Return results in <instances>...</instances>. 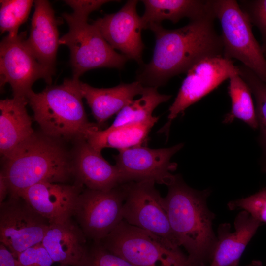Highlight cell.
Masks as SVG:
<instances>
[{
	"instance_id": "6da1fadb",
	"label": "cell",
	"mask_w": 266,
	"mask_h": 266,
	"mask_svg": "<svg viewBox=\"0 0 266 266\" xmlns=\"http://www.w3.org/2000/svg\"><path fill=\"white\" fill-rule=\"evenodd\" d=\"M215 17L211 11L174 30L161 24H152L148 29L155 36V45L150 62L137 73V81L144 87L158 88L174 76L186 73L196 63L203 59L223 56L221 35L216 31Z\"/></svg>"
},
{
	"instance_id": "7a4b0ae2",
	"label": "cell",
	"mask_w": 266,
	"mask_h": 266,
	"mask_svg": "<svg viewBox=\"0 0 266 266\" xmlns=\"http://www.w3.org/2000/svg\"><path fill=\"white\" fill-rule=\"evenodd\" d=\"M164 198L171 230L194 266H208L217 238L213 229L215 214L208 208L210 191L195 190L175 175Z\"/></svg>"
},
{
	"instance_id": "3957f363",
	"label": "cell",
	"mask_w": 266,
	"mask_h": 266,
	"mask_svg": "<svg viewBox=\"0 0 266 266\" xmlns=\"http://www.w3.org/2000/svg\"><path fill=\"white\" fill-rule=\"evenodd\" d=\"M62 141L42 133L4 160L0 171L9 186L8 196L19 197L36 184L66 183L74 177L71 154Z\"/></svg>"
},
{
	"instance_id": "277c9868",
	"label": "cell",
	"mask_w": 266,
	"mask_h": 266,
	"mask_svg": "<svg viewBox=\"0 0 266 266\" xmlns=\"http://www.w3.org/2000/svg\"><path fill=\"white\" fill-rule=\"evenodd\" d=\"M80 82L73 78L66 79L61 85H49L41 92L29 94L28 104L43 133L61 141L75 142L99 128L88 119Z\"/></svg>"
},
{
	"instance_id": "5b68a950",
	"label": "cell",
	"mask_w": 266,
	"mask_h": 266,
	"mask_svg": "<svg viewBox=\"0 0 266 266\" xmlns=\"http://www.w3.org/2000/svg\"><path fill=\"white\" fill-rule=\"evenodd\" d=\"M104 0H74L65 2L73 11L64 13L68 32L59 40V44L67 46L70 53L73 78H79L86 71L98 68L121 69L128 58L116 52L104 38L97 27L88 22L89 15L105 3Z\"/></svg>"
},
{
	"instance_id": "8992f818",
	"label": "cell",
	"mask_w": 266,
	"mask_h": 266,
	"mask_svg": "<svg viewBox=\"0 0 266 266\" xmlns=\"http://www.w3.org/2000/svg\"><path fill=\"white\" fill-rule=\"evenodd\" d=\"M100 242L133 266H194L180 247L124 220Z\"/></svg>"
},
{
	"instance_id": "52a82bcc",
	"label": "cell",
	"mask_w": 266,
	"mask_h": 266,
	"mask_svg": "<svg viewBox=\"0 0 266 266\" xmlns=\"http://www.w3.org/2000/svg\"><path fill=\"white\" fill-rule=\"evenodd\" d=\"M222 28L223 57L236 59L266 82V59L255 38L249 18L235 0H211Z\"/></svg>"
},
{
	"instance_id": "ba28073f",
	"label": "cell",
	"mask_w": 266,
	"mask_h": 266,
	"mask_svg": "<svg viewBox=\"0 0 266 266\" xmlns=\"http://www.w3.org/2000/svg\"><path fill=\"white\" fill-rule=\"evenodd\" d=\"M26 32L17 35H7L0 44V88L10 84L13 97L27 99L36 80L51 84L55 69L41 64L26 42Z\"/></svg>"
},
{
	"instance_id": "9c48e42d",
	"label": "cell",
	"mask_w": 266,
	"mask_h": 266,
	"mask_svg": "<svg viewBox=\"0 0 266 266\" xmlns=\"http://www.w3.org/2000/svg\"><path fill=\"white\" fill-rule=\"evenodd\" d=\"M126 191L127 183L108 191L83 189L73 217L88 239L101 241L123 220Z\"/></svg>"
},
{
	"instance_id": "30bf717a",
	"label": "cell",
	"mask_w": 266,
	"mask_h": 266,
	"mask_svg": "<svg viewBox=\"0 0 266 266\" xmlns=\"http://www.w3.org/2000/svg\"><path fill=\"white\" fill-rule=\"evenodd\" d=\"M151 181L127 183L123 220L180 247L170 225L164 198Z\"/></svg>"
},
{
	"instance_id": "8fae6325",
	"label": "cell",
	"mask_w": 266,
	"mask_h": 266,
	"mask_svg": "<svg viewBox=\"0 0 266 266\" xmlns=\"http://www.w3.org/2000/svg\"><path fill=\"white\" fill-rule=\"evenodd\" d=\"M237 66L222 56L203 59L186 72L174 102L169 108L168 120L160 132L168 135L172 121L230 76L238 74Z\"/></svg>"
},
{
	"instance_id": "7c38bea8",
	"label": "cell",
	"mask_w": 266,
	"mask_h": 266,
	"mask_svg": "<svg viewBox=\"0 0 266 266\" xmlns=\"http://www.w3.org/2000/svg\"><path fill=\"white\" fill-rule=\"evenodd\" d=\"M49 225L21 197L9 196L0 204V242L17 259L26 249L42 242Z\"/></svg>"
},
{
	"instance_id": "4fadbf2b",
	"label": "cell",
	"mask_w": 266,
	"mask_h": 266,
	"mask_svg": "<svg viewBox=\"0 0 266 266\" xmlns=\"http://www.w3.org/2000/svg\"><path fill=\"white\" fill-rule=\"evenodd\" d=\"M183 145L179 143L160 149L141 145L120 150L118 154L114 156L115 165L125 183L151 181L167 186L174 180L175 175L171 172L177 166L170 159Z\"/></svg>"
},
{
	"instance_id": "5bb4252c",
	"label": "cell",
	"mask_w": 266,
	"mask_h": 266,
	"mask_svg": "<svg viewBox=\"0 0 266 266\" xmlns=\"http://www.w3.org/2000/svg\"><path fill=\"white\" fill-rule=\"evenodd\" d=\"M137 3L136 0H128L118 12L106 14L93 23L112 48L142 65L143 28L136 10Z\"/></svg>"
},
{
	"instance_id": "9a60e30c",
	"label": "cell",
	"mask_w": 266,
	"mask_h": 266,
	"mask_svg": "<svg viewBox=\"0 0 266 266\" xmlns=\"http://www.w3.org/2000/svg\"><path fill=\"white\" fill-rule=\"evenodd\" d=\"M83 187L76 182L68 184L43 182L28 188L19 197L49 224L60 223L73 217Z\"/></svg>"
},
{
	"instance_id": "2e32d148",
	"label": "cell",
	"mask_w": 266,
	"mask_h": 266,
	"mask_svg": "<svg viewBox=\"0 0 266 266\" xmlns=\"http://www.w3.org/2000/svg\"><path fill=\"white\" fill-rule=\"evenodd\" d=\"M71 153L72 165L76 183L86 188L110 190L125 182L116 166L105 160L86 139L74 142Z\"/></svg>"
},
{
	"instance_id": "e0dca14e",
	"label": "cell",
	"mask_w": 266,
	"mask_h": 266,
	"mask_svg": "<svg viewBox=\"0 0 266 266\" xmlns=\"http://www.w3.org/2000/svg\"><path fill=\"white\" fill-rule=\"evenodd\" d=\"M87 239L76 221L70 218L50 224L41 243L54 263L84 266L89 249Z\"/></svg>"
},
{
	"instance_id": "ac0fdd59",
	"label": "cell",
	"mask_w": 266,
	"mask_h": 266,
	"mask_svg": "<svg viewBox=\"0 0 266 266\" xmlns=\"http://www.w3.org/2000/svg\"><path fill=\"white\" fill-rule=\"evenodd\" d=\"M262 224L245 210L236 215L233 232H231L230 224H220L216 244L208 266H238L246 246Z\"/></svg>"
},
{
	"instance_id": "d6986e66",
	"label": "cell",
	"mask_w": 266,
	"mask_h": 266,
	"mask_svg": "<svg viewBox=\"0 0 266 266\" xmlns=\"http://www.w3.org/2000/svg\"><path fill=\"white\" fill-rule=\"evenodd\" d=\"M24 98L0 101V152L3 158L11 155L34 135Z\"/></svg>"
},
{
	"instance_id": "ffe728a7",
	"label": "cell",
	"mask_w": 266,
	"mask_h": 266,
	"mask_svg": "<svg viewBox=\"0 0 266 266\" xmlns=\"http://www.w3.org/2000/svg\"><path fill=\"white\" fill-rule=\"evenodd\" d=\"M34 4L30 35L26 42L41 64L55 69L60 45L58 21L48 1L37 0Z\"/></svg>"
},
{
	"instance_id": "44dd1931",
	"label": "cell",
	"mask_w": 266,
	"mask_h": 266,
	"mask_svg": "<svg viewBox=\"0 0 266 266\" xmlns=\"http://www.w3.org/2000/svg\"><path fill=\"white\" fill-rule=\"evenodd\" d=\"M80 87L98 126L117 114L133 101L136 96L141 95L145 88L138 81L121 83L109 88H95L80 81Z\"/></svg>"
},
{
	"instance_id": "7402d4cb",
	"label": "cell",
	"mask_w": 266,
	"mask_h": 266,
	"mask_svg": "<svg viewBox=\"0 0 266 266\" xmlns=\"http://www.w3.org/2000/svg\"><path fill=\"white\" fill-rule=\"evenodd\" d=\"M144 13L141 17L143 28L160 24L164 20L173 23L183 18L193 20L212 10L211 0H143Z\"/></svg>"
},
{
	"instance_id": "603a6c76",
	"label": "cell",
	"mask_w": 266,
	"mask_h": 266,
	"mask_svg": "<svg viewBox=\"0 0 266 266\" xmlns=\"http://www.w3.org/2000/svg\"><path fill=\"white\" fill-rule=\"evenodd\" d=\"M159 117L153 116L141 123L127 124L102 130L99 128L90 131L86 137L87 142L96 149L101 151L104 148L118 150L141 146Z\"/></svg>"
},
{
	"instance_id": "cb8c5ba5",
	"label": "cell",
	"mask_w": 266,
	"mask_h": 266,
	"mask_svg": "<svg viewBox=\"0 0 266 266\" xmlns=\"http://www.w3.org/2000/svg\"><path fill=\"white\" fill-rule=\"evenodd\" d=\"M139 99L125 106L116 115L109 126L116 128L127 124L146 121L153 116L154 109L160 104L167 101L171 96L160 94L157 88L145 87Z\"/></svg>"
},
{
	"instance_id": "d4e9b609",
	"label": "cell",
	"mask_w": 266,
	"mask_h": 266,
	"mask_svg": "<svg viewBox=\"0 0 266 266\" xmlns=\"http://www.w3.org/2000/svg\"><path fill=\"white\" fill-rule=\"evenodd\" d=\"M228 93L231 100V109L224 119L231 123L235 118L240 119L253 129L258 128L256 110L250 89L239 74L229 78Z\"/></svg>"
},
{
	"instance_id": "484cf974",
	"label": "cell",
	"mask_w": 266,
	"mask_h": 266,
	"mask_svg": "<svg viewBox=\"0 0 266 266\" xmlns=\"http://www.w3.org/2000/svg\"><path fill=\"white\" fill-rule=\"evenodd\" d=\"M237 66L239 75L249 87L256 100L255 110L260 128V142L266 158V82L242 64Z\"/></svg>"
},
{
	"instance_id": "4316f807",
	"label": "cell",
	"mask_w": 266,
	"mask_h": 266,
	"mask_svg": "<svg viewBox=\"0 0 266 266\" xmlns=\"http://www.w3.org/2000/svg\"><path fill=\"white\" fill-rule=\"evenodd\" d=\"M0 30L8 32L11 36L17 35L20 26L29 16L34 1L31 0H1Z\"/></svg>"
},
{
	"instance_id": "83f0119b",
	"label": "cell",
	"mask_w": 266,
	"mask_h": 266,
	"mask_svg": "<svg viewBox=\"0 0 266 266\" xmlns=\"http://www.w3.org/2000/svg\"><path fill=\"white\" fill-rule=\"evenodd\" d=\"M227 205L230 210H245L262 223H266V188L247 197L230 201Z\"/></svg>"
},
{
	"instance_id": "f1b7e54d",
	"label": "cell",
	"mask_w": 266,
	"mask_h": 266,
	"mask_svg": "<svg viewBox=\"0 0 266 266\" xmlns=\"http://www.w3.org/2000/svg\"><path fill=\"white\" fill-rule=\"evenodd\" d=\"M251 23L259 29L262 36V48L266 55V0H241L238 2Z\"/></svg>"
},
{
	"instance_id": "f546056e",
	"label": "cell",
	"mask_w": 266,
	"mask_h": 266,
	"mask_svg": "<svg viewBox=\"0 0 266 266\" xmlns=\"http://www.w3.org/2000/svg\"><path fill=\"white\" fill-rule=\"evenodd\" d=\"M84 266H133L122 258L107 250L100 242L89 246Z\"/></svg>"
},
{
	"instance_id": "4dcf8cb0",
	"label": "cell",
	"mask_w": 266,
	"mask_h": 266,
	"mask_svg": "<svg viewBox=\"0 0 266 266\" xmlns=\"http://www.w3.org/2000/svg\"><path fill=\"white\" fill-rule=\"evenodd\" d=\"M54 263L41 243L28 248L17 257V266H52Z\"/></svg>"
},
{
	"instance_id": "1f68e13d",
	"label": "cell",
	"mask_w": 266,
	"mask_h": 266,
	"mask_svg": "<svg viewBox=\"0 0 266 266\" xmlns=\"http://www.w3.org/2000/svg\"><path fill=\"white\" fill-rule=\"evenodd\" d=\"M0 266H17V259L4 244L1 243Z\"/></svg>"
},
{
	"instance_id": "d6a6232c",
	"label": "cell",
	"mask_w": 266,
	"mask_h": 266,
	"mask_svg": "<svg viewBox=\"0 0 266 266\" xmlns=\"http://www.w3.org/2000/svg\"><path fill=\"white\" fill-rule=\"evenodd\" d=\"M9 193L8 183L3 174L0 172V204L5 200V199Z\"/></svg>"
},
{
	"instance_id": "836d02e7",
	"label": "cell",
	"mask_w": 266,
	"mask_h": 266,
	"mask_svg": "<svg viewBox=\"0 0 266 266\" xmlns=\"http://www.w3.org/2000/svg\"><path fill=\"white\" fill-rule=\"evenodd\" d=\"M246 266H263V264L260 260H253Z\"/></svg>"
},
{
	"instance_id": "e575fe53",
	"label": "cell",
	"mask_w": 266,
	"mask_h": 266,
	"mask_svg": "<svg viewBox=\"0 0 266 266\" xmlns=\"http://www.w3.org/2000/svg\"><path fill=\"white\" fill-rule=\"evenodd\" d=\"M263 171H264V172L266 173V164L263 167Z\"/></svg>"
},
{
	"instance_id": "d590c367",
	"label": "cell",
	"mask_w": 266,
	"mask_h": 266,
	"mask_svg": "<svg viewBox=\"0 0 266 266\" xmlns=\"http://www.w3.org/2000/svg\"><path fill=\"white\" fill-rule=\"evenodd\" d=\"M69 266V265H62V264H59L58 266Z\"/></svg>"
}]
</instances>
